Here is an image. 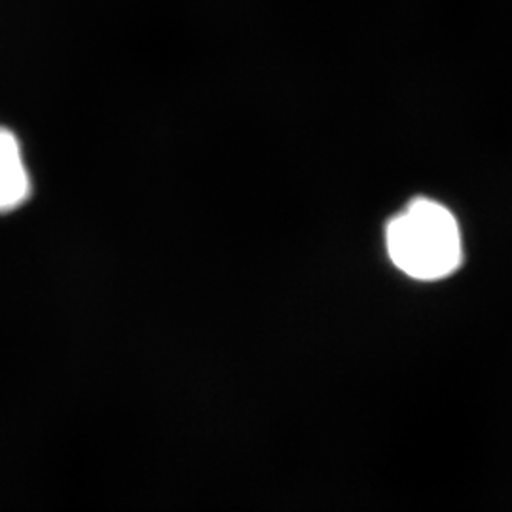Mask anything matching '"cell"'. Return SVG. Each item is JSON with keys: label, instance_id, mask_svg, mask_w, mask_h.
I'll use <instances>...</instances> for the list:
<instances>
[{"label": "cell", "instance_id": "cell-2", "mask_svg": "<svg viewBox=\"0 0 512 512\" xmlns=\"http://www.w3.org/2000/svg\"><path fill=\"white\" fill-rule=\"evenodd\" d=\"M31 196V177L18 137L0 126V215L21 207Z\"/></svg>", "mask_w": 512, "mask_h": 512}, {"label": "cell", "instance_id": "cell-1", "mask_svg": "<svg viewBox=\"0 0 512 512\" xmlns=\"http://www.w3.org/2000/svg\"><path fill=\"white\" fill-rule=\"evenodd\" d=\"M385 241L393 264L421 281L456 272L463 256L458 220L444 205L425 198L389 222Z\"/></svg>", "mask_w": 512, "mask_h": 512}]
</instances>
